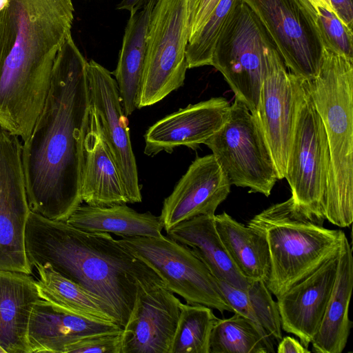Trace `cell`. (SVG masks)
<instances>
[{
  "mask_svg": "<svg viewBox=\"0 0 353 353\" xmlns=\"http://www.w3.org/2000/svg\"><path fill=\"white\" fill-rule=\"evenodd\" d=\"M322 47L353 58V31L331 0H294Z\"/></svg>",
  "mask_w": 353,
  "mask_h": 353,
  "instance_id": "83f0119b",
  "label": "cell"
},
{
  "mask_svg": "<svg viewBox=\"0 0 353 353\" xmlns=\"http://www.w3.org/2000/svg\"><path fill=\"white\" fill-rule=\"evenodd\" d=\"M118 241L187 303L203 305L221 313L233 312L214 277L188 246L164 235L121 238Z\"/></svg>",
  "mask_w": 353,
  "mask_h": 353,
  "instance_id": "30bf717a",
  "label": "cell"
},
{
  "mask_svg": "<svg viewBox=\"0 0 353 353\" xmlns=\"http://www.w3.org/2000/svg\"><path fill=\"white\" fill-rule=\"evenodd\" d=\"M81 196L83 201L93 206L129 203L117 165L103 137L98 117L90 107L83 143Z\"/></svg>",
  "mask_w": 353,
  "mask_h": 353,
  "instance_id": "ffe728a7",
  "label": "cell"
},
{
  "mask_svg": "<svg viewBox=\"0 0 353 353\" xmlns=\"http://www.w3.org/2000/svg\"><path fill=\"white\" fill-rule=\"evenodd\" d=\"M353 288V257L351 245L344 239L339 254L334 287L319 329L312 339V352L341 353L352 327L349 306Z\"/></svg>",
  "mask_w": 353,
  "mask_h": 353,
  "instance_id": "7402d4cb",
  "label": "cell"
},
{
  "mask_svg": "<svg viewBox=\"0 0 353 353\" xmlns=\"http://www.w3.org/2000/svg\"><path fill=\"white\" fill-rule=\"evenodd\" d=\"M214 279L223 296L232 307L233 312L250 320L256 325L261 334L268 341L274 344V341L260 325L250 304L246 290L236 288L215 277Z\"/></svg>",
  "mask_w": 353,
  "mask_h": 353,
  "instance_id": "836d02e7",
  "label": "cell"
},
{
  "mask_svg": "<svg viewBox=\"0 0 353 353\" xmlns=\"http://www.w3.org/2000/svg\"><path fill=\"white\" fill-rule=\"evenodd\" d=\"M157 0L130 14L125 28L116 70L112 73L118 86L124 113L129 116L139 108L142 88L146 40L151 14Z\"/></svg>",
  "mask_w": 353,
  "mask_h": 353,
  "instance_id": "603a6c76",
  "label": "cell"
},
{
  "mask_svg": "<svg viewBox=\"0 0 353 353\" xmlns=\"http://www.w3.org/2000/svg\"><path fill=\"white\" fill-rule=\"evenodd\" d=\"M122 332L99 334L81 339L66 345L63 353H121Z\"/></svg>",
  "mask_w": 353,
  "mask_h": 353,
  "instance_id": "d6a6232c",
  "label": "cell"
},
{
  "mask_svg": "<svg viewBox=\"0 0 353 353\" xmlns=\"http://www.w3.org/2000/svg\"><path fill=\"white\" fill-rule=\"evenodd\" d=\"M296 77L294 125L284 178L294 203L324 221L330 165L327 137L306 80Z\"/></svg>",
  "mask_w": 353,
  "mask_h": 353,
  "instance_id": "8992f818",
  "label": "cell"
},
{
  "mask_svg": "<svg viewBox=\"0 0 353 353\" xmlns=\"http://www.w3.org/2000/svg\"><path fill=\"white\" fill-rule=\"evenodd\" d=\"M87 63L71 34L59 48L50 87L21 161L31 211L66 221L82 203L81 177L90 99Z\"/></svg>",
  "mask_w": 353,
  "mask_h": 353,
  "instance_id": "6da1fadb",
  "label": "cell"
},
{
  "mask_svg": "<svg viewBox=\"0 0 353 353\" xmlns=\"http://www.w3.org/2000/svg\"><path fill=\"white\" fill-rule=\"evenodd\" d=\"M166 233L168 237L190 248L214 277L246 290L249 281L230 257L216 228L214 216H195Z\"/></svg>",
  "mask_w": 353,
  "mask_h": 353,
  "instance_id": "cb8c5ba5",
  "label": "cell"
},
{
  "mask_svg": "<svg viewBox=\"0 0 353 353\" xmlns=\"http://www.w3.org/2000/svg\"><path fill=\"white\" fill-rule=\"evenodd\" d=\"M86 72L90 107L98 117L128 201L140 203L142 196L137 166L116 80L111 72L94 60L88 61Z\"/></svg>",
  "mask_w": 353,
  "mask_h": 353,
  "instance_id": "7c38bea8",
  "label": "cell"
},
{
  "mask_svg": "<svg viewBox=\"0 0 353 353\" xmlns=\"http://www.w3.org/2000/svg\"><path fill=\"white\" fill-rule=\"evenodd\" d=\"M243 1L259 19L290 72L305 80L316 77L323 48L294 1Z\"/></svg>",
  "mask_w": 353,
  "mask_h": 353,
  "instance_id": "5bb4252c",
  "label": "cell"
},
{
  "mask_svg": "<svg viewBox=\"0 0 353 353\" xmlns=\"http://www.w3.org/2000/svg\"><path fill=\"white\" fill-rule=\"evenodd\" d=\"M66 222L85 232L112 233L121 238L159 237L163 229L160 216L138 212L125 204L107 207L81 204Z\"/></svg>",
  "mask_w": 353,
  "mask_h": 353,
  "instance_id": "d4e9b609",
  "label": "cell"
},
{
  "mask_svg": "<svg viewBox=\"0 0 353 353\" xmlns=\"http://www.w3.org/2000/svg\"><path fill=\"white\" fill-rule=\"evenodd\" d=\"M149 0H121L117 5V9L126 10L132 14L141 10Z\"/></svg>",
  "mask_w": 353,
  "mask_h": 353,
  "instance_id": "74e56055",
  "label": "cell"
},
{
  "mask_svg": "<svg viewBox=\"0 0 353 353\" xmlns=\"http://www.w3.org/2000/svg\"><path fill=\"white\" fill-rule=\"evenodd\" d=\"M220 0H188V41L205 26Z\"/></svg>",
  "mask_w": 353,
  "mask_h": 353,
  "instance_id": "e575fe53",
  "label": "cell"
},
{
  "mask_svg": "<svg viewBox=\"0 0 353 353\" xmlns=\"http://www.w3.org/2000/svg\"><path fill=\"white\" fill-rule=\"evenodd\" d=\"M218 319L211 307L181 303L170 353H210V335Z\"/></svg>",
  "mask_w": 353,
  "mask_h": 353,
  "instance_id": "f546056e",
  "label": "cell"
},
{
  "mask_svg": "<svg viewBox=\"0 0 353 353\" xmlns=\"http://www.w3.org/2000/svg\"><path fill=\"white\" fill-rule=\"evenodd\" d=\"M188 0H157L148 26L139 108L183 86L188 67Z\"/></svg>",
  "mask_w": 353,
  "mask_h": 353,
  "instance_id": "ba28073f",
  "label": "cell"
},
{
  "mask_svg": "<svg viewBox=\"0 0 353 353\" xmlns=\"http://www.w3.org/2000/svg\"><path fill=\"white\" fill-rule=\"evenodd\" d=\"M296 104V77L287 71L272 43L265 68L256 115L270 149L279 179H284L293 136Z\"/></svg>",
  "mask_w": 353,
  "mask_h": 353,
  "instance_id": "4fadbf2b",
  "label": "cell"
},
{
  "mask_svg": "<svg viewBox=\"0 0 353 353\" xmlns=\"http://www.w3.org/2000/svg\"><path fill=\"white\" fill-rule=\"evenodd\" d=\"M231 184L212 154L197 157L164 199L159 215L167 232L200 215L214 216Z\"/></svg>",
  "mask_w": 353,
  "mask_h": 353,
  "instance_id": "2e32d148",
  "label": "cell"
},
{
  "mask_svg": "<svg viewBox=\"0 0 353 353\" xmlns=\"http://www.w3.org/2000/svg\"><path fill=\"white\" fill-rule=\"evenodd\" d=\"M219 235L234 264L248 281L269 277L270 261L265 236L223 212L214 215Z\"/></svg>",
  "mask_w": 353,
  "mask_h": 353,
  "instance_id": "484cf974",
  "label": "cell"
},
{
  "mask_svg": "<svg viewBox=\"0 0 353 353\" xmlns=\"http://www.w3.org/2000/svg\"><path fill=\"white\" fill-rule=\"evenodd\" d=\"M230 105L224 97H213L189 105L153 124L145 134L144 153L153 157L172 153L184 145L196 150L227 121Z\"/></svg>",
  "mask_w": 353,
  "mask_h": 353,
  "instance_id": "e0dca14e",
  "label": "cell"
},
{
  "mask_svg": "<svg viewBox=\"0 0 353 353\" xmlns=\"http://www.w3.org/2000/svg\"><path fill=\"white\" fill-rule=\"evenodd\" d=\"M290 197L253 216L247 225L263 234L270 261L266 285L276 299L337 254L346 236L323 227Z\"/></svg>",
  "mask_w": 353,
  "mask_h": 353,
  "instance_id": "5b68a950",
  "label": "cell"
},
{
  "mask_svg": "<svg viewBox=\"0 0 353 353\" xmlns=\"http://www.w3.org/2000/svg\"><path fill=\"white\" fill-rule=\"evenodd\" d=\"M231 185L270 195L278 172L257 117L235 99L224 125L203 143Z\"/></svg>",
  "mask_w": 353,
  "mask_h": 353,
  "instance_id": "52a82bcc",
  "label": "cell"
},
{
  "mask_svg": "<svg viewBox=\"0 0 353 353\" xmlns=\"http://www.w3.org/2000/svg\"><path fill=\"white\" fill-rule=\"evenodd\" d=\"M39 299L30 274L0 270V347L6 353H30L29 319Z\"/></svg>",
  "mask_w": 353,
  "mask_h": 353,
  "instance_id": "44dd1931",
  "label": "cell"
},
{
  "mask_svg": "<svg viewBox=\"0 0 353 353\" xmlns=\"http://www.w3.org/2000/svg\"><path fill=\"white\" fill-rule=\"evenodd\" d=\"M278 353H310L311 351L305 347L300 341L294 337H282L277 345Z\"/></svg>",
  "mask_w": 353,
  "mask_h": 353,
  "instance_id": "8d00e7d4",
  "label": "cell"
},
{
  "mask_svg": "<svg viewBox=\"0 0 353 353\" xmlns=\"http://www.w3.org/2000/svg\"><path fill=\"white\" fill-rule=\"evenodd\" d=\"M272 43L259 19L241 0L214 49L211 65L252 114L257 110L265 51Z\"/></svg>",
  "mask_w": 353,
  "mask_h": 353,
  "instance_id": "9c48e42d",
  "label": "cell"
},
{
  "mask_svg": "<svg viewBox=\"0 0 353 353\" xmlns=\"http://www.w3.org/2000/svg\"><path fill=\"white\" fill-rule=\"evenodd\" d=\"M30 265L45 263L102 299L126 324L137 284L162 279L109 233L88 232L30 210L26 230Z\"/></svg>",
  "mask_w": 353,
  "mask_h": 353,
  "instance_id": "3957f363",
  "label": "cell"
},
{
  "mask_svg": "<svg viewBox=\"0 0 353 353\" xmlns=\"http://www.w3.org/2000/svg\"><path fill=\"white\" fill-rule=\"evenodd\" d=\"M324 125L330 153L325 218L341 228L353 221V58L323 48L320 70L306 80Z\"/></svg>",
  "mask_w": 353,
  "mask_h": 353,
  "instance_id": "277c9868",
  "label": "cell"
},
{
  "mask_svg": "<svg viewBox=\"0 0 353 353\" xmlns=\"http://www.w3.org/2000/svg\"><path fill=\"white\" fill-rule=\"evenodd\" d=\"M181 303L163 281L139 283L121 353H170Z\"/></svg>",
  "mask_w": 353,
  "mask_h": 353,
  "instance_id": "9a60e30c",
  "label": "cell"
},
{
  "mask_svg": "<svg viewBox=\"0 0 353 353\" xmlns=\"http://www.w3.org/2000/svg\"><path fill=\"white\" fill-rule=\"evenodd\" d=\"M341 21L353 28V0H331Z\"/></svg>",
  "mask_w": 353,
  "mask_h": 353,
  "instance_id": "d590c367",
  "label": "cell"
},
{
  "mask_svg": "<svg viewBox=\"0 0 353 353\" xmlns=\"http://www.w3.org/2000/svg\"><path fill=\"white\" fill-rule=\"evenodd\" d=\"M248 281L246 292L260 325L274 343L279 342L283 334L277 302L264 281Z\"/></svg>",
  "mask_w": 353,
  "mask_h": 353,
  "instance_id": "1f68e13d",
  "label": "cell"
},
{
  "mask_svg": "<svg viewBox=\"0 0 353 353\" xmlns=\"http://www.w3.org/2000/svg\"><path fill=\"white\" fill-rule=\"evenodd\" d=\"M122 330L117 323L77 315L41 299L30 314L28 343L30 353H63L66 345L81 339Z\"/></svg>",
  "mask_w": 353,
  "mask_h": 353,
  "instance_id": "d6986e66",
  "label": "cell"
},
{
  "mask_svg": "<svg viewBox=\"0 0 353 353\" xmlns=\"http://www.w3.org/2000/svg\"><path fill=\"white\" fill-rule=\"evenodd\" d=\"M339 254L277 298L282 330L308 348L317 333L332 294Z\"/></svg>",
  "mask_w": 353,
  "mask_h": 353,
  "instance_id": "ac0fdd59",
  "label": "cell"
},
{
  "mask_svg": "<svg viewBox=\"0 0 353 353\" xmlns=\"http://www.w3.org/2000/svg\"><path fill=\"white\" fill-rule=\"evenodd\" d=\"M274 344L268 341L248 319L234 313L218 319L210 339V353H271Z\"/></svg>",
  "mask_w": 353,
  "mask_h": 353,
  "instance_id": "f1b7e54d",
  "label": "cell"
},
{
  "mask_svg": "<svg viewBox=\"0 0 353 353\" xmlns=\"http://www.w3.org/2000/svg\"><path fill=\"white\" fill-rule=\"evenodd\" d=\"M73 13L72 0H8L0 11V127L23 142L43 109Z\"/></svg>",
  "mask_w": 353,
  "mask_h": 353,
  "instance_id": "7a4b0ae2",
  "label": "cell"
},
{
  "mask_svg": "<svg viewBox=\"0 0 353 353\" xmlns=\"http://www.w3.org/2000/svg\"><path fill=\"white\" fill-rule=\"evenodd\" d=\"M8 0H0V11H1L7 5Z\"/></svg>",
  "mask_w": 353,
  "mask_h": 353,
  "instance_id": "f35d334b",
  "label": "cell"
},
{
  "mask_svg": "<svg viewBox=\"0 0 353 353\" xmlns=\"http://www.w3.org/2000/svg\"><path fill=\"white\" fill-rule=\"evenodd\" d=\"M0 353H6L5 351L0 347Z\"/></svg>",
  "mask_w": 353,
  "mask_h": 353,
  "instance_id": "ab89813d",
  "label": "cell"
},
{
  "mask_svg": "<svg viewBox=\"0 0 353 353\" xmlns=\"http://www.w3.org/2000/svg\"><path fill=\"white\" fill-rule=\"evenodd\" d=\"M19 138L0 127V270L32 272L26 249L30 212Z\"/></svg>",
  "mask_w": 353,
  "mask_h": 353,
  "instance_id": "8fae6325",
  "label": "cell"
},
{
  "mask_svg": "<svg viewBox=\"0 0 353 353\" xmlns=\"http://www.w3.org/2000/svg\"><path fill=\"white\" fill-rule=\"evenodd\" d=\"M241 0H220L202 29L188 42V68L211 65L216 43Z\"/></svg>",
  "mask_w": 353,
  "mask_h": 353,
  "instance_id": "4dcf8cb0",
  "label": "cell"
},
{
  "mask_svg": "<svg viewBox=\"0 0 353 353\" xmlns=\"http://www.w3.org/2000/svg\"><path fill=\"white\" fill-rule=\"evenodd\" d=\"M34 268L39 276L36 285L41 299L77 315L119 325L112 310L99 296L56 272L48 263Z\"/></svg>",
  "mask_w": 353,
  "mask_h": 353,
  "instance_id": "4316f807",
  "label": "cell"
}]
</instances>
